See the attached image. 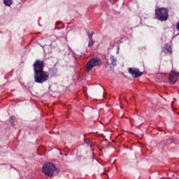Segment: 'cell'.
Returning <instances> with one entry per match:
<instances>
[{"instance_id":"obj_1","label":"cell","mask_w":179,"mask_h":179,"mask_svg":"<svg viewBox=\"0 0 179 179\" xmlns=\"http://www.w3.org/2000/svg\"><path fill=\"white\" fill-rule=\"evenodd\" d=\"M44 174L48 177H54L58 173V169L55 165L51 162H47L44 165L42 168Z\"/></svg>"},{"instance_id":"obj_2","label":"cell","mask_w":179,"mask_h":179,"mask_svg":"<svg viewBox=\"0 0 179 179\" xmlns=\"http://www.w3.org/2000/svg\"><path fill=\"white\" fill-rule=\"evenodd\" d=\"M155 16L157 20L164 21L167 20L169 17V11L165 7H158L156 9Z\"/></svg>"},{"instance_id":"obj_3","label":"cell","mask_w":179,"mask_h":179,"mask_svg":"<svg viewBox=\"0 0 179 179\" xmlns=\"http://www.w3.org/2000/svg\"><path fill=\"white\" fill-rule=\"evenodd\" d=\"M35 80L37 83H43L48 79V75L46 73L41 71L38 73H35Z\"/></svg>"},{"instance_id":"obj_4","label":"cell","mask_w":179,"mask_h":179,"mask_svg":"<svg viewBox=\"0 0 179 179\" xmlns=\"http://www.w3.org/2000/svg\"><path fill=\"white\" fill-rule=\"evenodd\" d=\"M101 61L98 58H92L87 64L86 71L89 72L94 67L99 66L101 64Z\"/></svg>"},{"instance_id":"obj_5","label":"cell","mask_w":179,"mask_h":179,"mask_svg":"<svg viewBox=\"0 0 179 179\" xmlns=\"http://www.w3.org/2000/svg\"><path fill=\"white\" fill-rule=\"evenodd\" d=\"M178 77H179V73L173 70L171 71L169 76V80L170 83H171L172 85L174 84L177 81Z\"/></svg>"},{"instance_id":"obj_6","label":"cell","mask_w":179,"mask_h":179,"mask_svg":"<svg viewBox=\"0 0 179 179\" xmlns=\"http://www.w3.org/2000/svg\"><path fill=\"white\" fill-rule=\"evenodd\" d=\"M129 73L132 75V76L134 78H137L143 75V72H141L139 70L136 68H130L128 69Z\"/></svg>"},{"instance_id":"obj_7","label":"cell","mask_w":179,"mask_h":179,"mask_svg":"<svg viewBox=\"0 0 179 179\" xmlns=\"http://www.w3.org/2000/svg\"><path fill=\"white\" fill-rule=\"evenodd\" d=\"M44 63L41 60H37L34 64V70L35 73H38L43 71V70Z\"/></svg>"},{"instance_id":"obj_8","label":"cell","mask_w":179,"mask_h":179,"mask_svg":"<svg viewBox=\"0 0 179 179\" xmlns=\"http://www.w3.org/2000/svg\"><path fill=\"white\" fill-rule=\"evenodd\" d=\"M171 43L167 44L164 46L163 47V51H165L167 53H171L172 51V46Z\"/></svg>"},{"instance_id":"obj_9","label":"cell","mask_w":179,"mask_h":179,"mask_svg":"<svg viewBox=\"0 0 179 179\" xmlns=\"http://www.w3.org/2000/svg\"><path fill=\"white\" fill-rule=\"evenodd\" d=\"M4 3L5 4V5L7 6H10L12 3V1H4Z\"/></svg>"}]
</instances>
